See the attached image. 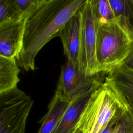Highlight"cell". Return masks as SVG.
I'll return each mask as SVG.
<instances>
[{
  "label": "cell",
  "instance_id": "obj_14",
  "mask_svg": "<svg viewBox=\"0 0 133 133\" xmlns=\"http://www.w3.org/2000/svg\"><path fill=\"white\" fill-rule=\"evenodd\" d=\"M92 4L99 24L112 20L114 16L110 6L109 0H89Z\"/></svg>",
  "mask_w": 133,
  "mask_h": 133
},
{
  "label": "cell",
  "instance_id": "obj_1",
  "mask_svg": "<svg viewBox=\"0 0 133 133\" xmlns=\"http://www.w3.org/2000/svg\"><path fill=\"white\" fill-rule=\"evenodd\" d=\"M86 0H43L27 16L18 64L26 71L35 68L39 50L60 31Z\"/></svg>",
  "mask_w": 133,
  "mask_h": 133
},
{
  "label": "cell",
  "instance_id": "obj_12",
  "mask_svg": "<svg viewBox=\"0 0 133 133\" xmlns=\"http://www.w3.org/2000/svg\"><path fill=\"white\" fill-rule=\"evenodd\" d=\"M19 73L16 58L0 56V93L17 87Z\"/></svg>",
  "mask_w": 133,
  "mask_h": 133
},
{
  "label": "cell",
  "instance_id": "obj_6",
  "mask_svg": "<svg viewBox=\"0 0 133 133\" xmlns=\"http://www.w3.org/2000/svg\"><path fill=\"white\" fill-rule=\"evenodd\" d=\"M81 16V43L78 67L83 73H98L96 57L99 22L91 3L86 0L79 9Z\"/></svg>",
  "mask_w": 133,
  "mask_h": 133
},
{
  "label": "cell",
  "instance_id": "obj_3",
  "mask_svg": "<svg viewBox=\"0 0 133 133\" xmlns=\"http://www.w3.org/2000/svg\"><path fill=\"white\" fill-rule=\"evenodd\" d=\"M123 103L122 97L105 82L92 92L77 126L82 133H100Z\"/></svg>",
  "mask_w": 133,
  "mask_h": 133
},
{
  "label": "cell",
  "instance_id": "obj_5",
  "mask_svg": "<svg viewBox=\"0 0 133 133\" xmlns=\"http://www.w3.org/2000/svg\"><path fill=\"white\" fill-rule=\"evenodd\" d=\"M107 74L102 72L91 75L83 73L66 59L61 68L56 91L71 102L94 92L103 84Z\"/></svg>",
  "mask_w": 133,
  "mask_h": 133
},
{
  "label": "cell",
  "instance_id": "obj_18",
  "mask_svg": "<svg viewBox=\"0 0 133 133\" xmlns=\"http://www.w3.org/2000/svg\"><path fill=\"white\" fill-rule=\"evenodd\" d=\"M129 2L130 4V7L133 14V0H129Z\"/></svg>",
  "mask_w": 133,
  "mask_h": 133
},
{
  "label": "cell",
  "instance_id": "obj_9",
  "mask_svg": "<svg viewBox=\"0 0 133 133\" xmlns=\"http://www.w3.org/2000/svg\"><path fill=\"white\" fill-rule=\"evenodd\" d=\"M104 82L133 108V69L122 64L109 72Z\"/></svg>",
  "mask_w": 133,
  "mask_h": 133
},
{
  "label": "cell",
  "instance_id": "obj_13",
  "mask_svg": "<svg viewBox=\"0 0 133 133\" xmlns=\"http://www.w3.org/2000/svg\"><path fill=\"white\" fill-rule=\"evenodd\" d=\"M24 16L16 0H0V26L19 21Z\"/></svg>",
  "mask_w": 133,
  "mask_h": 133
},
{
  "label": "cell",
  "instance_id": "obj_10",
  "mask_svg": "<svg viewBox=\"0 0 133 133\" xmlns=\"http://www.w3.org/2000/svg\"><path fill=\"white\" fill-rule=\"evenodd\" d=\"M70 103L71 101L56 91L48 106V111L41 120L38 133H52Z\"/></svg>",
  "mask_w": 133,
  "mask_h": 133
},
{
  "label": "cell",
  "instance_id": "obj_15",
  "mask_svg": "<svg viewBox=\"0 0 133 133\" xmlns=\"http://www.w3.org/2000/svg\"><path fill=\"white\" fill-rule=\"evenodd\" d=\"M43 0H16L24 16L28 15Z\"/></svg>",
  "mask_w": 133,
  "mask_h": 133
},
{
  "label": "cell",
  "instance_id": "obj_4",
  "mask_svg": "<svg viewBox=\"0 0 133 133\" xmlns=\"http://www.w3.org/2000/svg\"><path fill=\"white\" fill-rule=\"evenodd\" d=\"M31 98L18 87L0 93V133H25Z\"/></svg>",
  "mask_w": 133,
  "mask_h": 133
},
{
  "label": "cell",
  "instance_id": "obj_11",
  "mask_svg": "<svg viewBox=\"0 0 133 133\" xmlns=\"http://www.w3.org/2000/svg\"><path fill=\"white\" fill-rule=\"evenodd\" d=\"M92 94L86 95L71 101L69 108L52 133H73Z\"/></svg>",
  "mask_w": 133,
  "mask_h": 133
},
{
  "label": "cell",
  "instance_id": "obj_2",
  "mask_svg": "<svg viewBox=\"0 0 133 133\" xmlns=\"http://www.w3.org/2000/svg\"><path fill=\"white\" fill-rule=\"evenodd\" d=\"M133 50V25L118 18L99 24L96 43L97 73L108 74Z\"/></svg>",
  "mask_w": 133,
  "mask_h": 133
},
{
  "label": "cell",
  "instance_id": "obj_8",
  "mask_svg": "<svg viewBox=\"0 0 133 133\" xmlns=\"http://www.w3.org/2000/svg\"><path fill=\"white\" fill-rule=\"evenodd\" d=\"M81 16L79 9L70 18L58 36L61 40L66 59L78 66L81 43Z\"/></svg>",
  "mask_w": 133,
  "mask_h": 133
},
{
  "label": "cell",
  "instance_id": "obj_7",
  "mask_svg": "<svg viewBox=\"0 0 133 133\" xmlns=\"http://www.w3.org/2000/svg\"><path fill=\"white\" fill-rule=\"evenodd\" d=\"M26 17L0 26L1 56L18 58L22 48Z\"/></svg>",
  "mask_w": 133,
  "mask_h": 133
},
{
  "label": "cell",
  "instance_id": "obj_17",
  "mask_svg": "<svg viewBox=\"0 0 133 133\" xmlns=\"http://www.w3.org/2000/svg\"><path fill=\"white\" fill-rule=\"evenodd\" d=\"M73 133H82V132L81 129L79 128V127L77 125L76 128V129H75V130H74V131L73 132Z\"/></svg>",
  "mask_w": 133,
  "mask_h": 133
},
{
  "label": "cell",
  "instance_id": "obj_16",
  "mask_svg": "<svg viewBox=\"0 0 133 133\" xmlns=\"http://www.w3.org/2000/svg\"><path fill=\"white\" fill-rule=\"evenodd\" d=\"M123 64L128 68L133 69V50Z\"/></svg>",
  "mask_w": 133,
  "mask_h": 133
}]
</instances>
